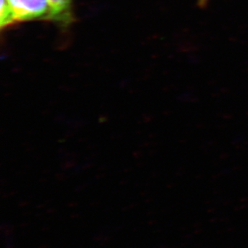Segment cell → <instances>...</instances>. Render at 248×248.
<instances>
[{
	"instance_id": "6da1fadb",
	"label": "cell",
	"mask_w": 248,
	"mask_h": 248,
	"mask_svg": "<svg viewBox=\"0 0 248 248\" xmlns=\"http://www.w3.org/2000/svg\"><path fill=\"white\" fill-rule=\"evenodd\" d=\"M16 21L38 18H52V7L49 0H8Z\"/></svg>"
},
{
	"instance_id": "7a4b0ae2",
	"label": "cell",
	"mask_w": 248,
	"mask_h": 248,
	"mask_svg": "<svg viewBox=\"0 0 248 248\" xmlns=\"http://www.w3.org/2000/svg\"><path fill=\"white\" fill-rule=\"evenodd\" d=\"M52 7L51 19L68 22L71 19V0H49Z\"/></svg>"
},
{
	"instance_id": "3957f363",
	"label": "cell",
	"mask_w": 248,
	"mask_h": 248,
	"mask_svg": "<svg viewBox=\"0 0 248 248\" xmlns=\"http://www.w3.org/2000/svg\"><path fill=\"white\" fill-rule=\"evenodd\" d=\"M16 21V16L8 0H1V14L0 25L1 28L6 27Z\"/></svg>"
},
{
	"instance_id": "277c9868",
	"label": "cell",
	"mask_w": 248,
	"mask_h": 248,
	"mask_svg": "<svg viewBox=\"0 0 248 248\" xmlns=\"http://www.w3.org/2000/svg\"><path fill=\"white\" fill-rule=\"evenodd\" d=\"M209 0H197L198 5L200 7H205L208 4Z\"/></svg>"
}]
</instances>
